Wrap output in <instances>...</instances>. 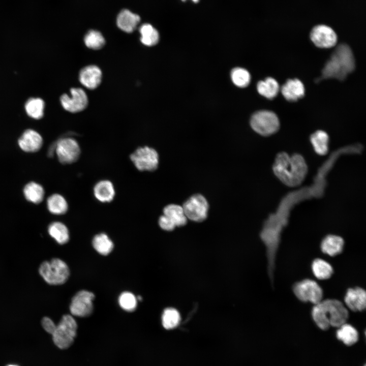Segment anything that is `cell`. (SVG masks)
Here are the masks:
<instances>
[{
    "mask_svg": "<svg viewBox=\"0 0 366 366\" xmlns=\"http://www.w3.org/2000/svg\"><path fill=\"white\" fill-rule=\"evenodd\" d=\"M276 176L289 187L299 185L304 180L308 167L304 158L299 154L289 156L285 152L278 154L273 165Z\"/></svg>",
    "mask_w": 366,
    "mask_h": 366,
    "instance_id": "cell-1",
    "label": "cell"
},
{
    "mask_svg": "<svg viewBox=\"0 0 366 366\" xmlns=\"http://www.w3.org/2000/svg\"><path fill=\"white\" fill-rule=\"evenodd\" d=\"M355 66L354 57L350 47L345 44H340L326 63L321 75L316 81L330 78L343 80L354 70Z\"/></svg>",
    "mask_w": 366,
    "mask_h": 366,
    "instance_id": "cell-2",
    "label": "cell"
},
{
    "mask_svg": "<svg viewBox=\"0 0 366 366\" xmlns=\"http://www.w3.org/2000/svg\"><path fill=\"white\" fill-rule=\"evenodd\" d=\"M39 273L47 284L52 285L64 284L70 275L67 264L57 258L43 262L39 266Z\"/></svg>",
    "mask_w": 366,
    "mask_h": 366,
    "instance_id": "cell-3",
    "label": "cell"
},
{
    "mask_svg": "<svg viewBox=\"0 0 366 366\" xmlns=\"http://www.w3.org/2000/svg\"><path fill=\"white\" fill-rule=\"evenodd\" d=\"M77 329L74 318L70 315H64L51 334L55 345L62 349L69 348L74 342Z\"/></svg>",
    "mask_w": 366,
    "mask_h": 366,
    "instance_id": "cell-4",
    "label": "cell"
},
{
    "mask_svg": "<svg viewBox=\"0 0 366 366\" xmlns=\"http://www.w3.org/2000/svg\"><path fill=\"white\" fill-rule=\"evenodd\" d=\"M252 128L263 136H269L277 132L280 127V122L277 115L268 110L255 112L250 120Z\"/></svg>",
    "mask_w": 366,
    "mask_h": 366,
    "instance_id": "cell-5",
    "label": "cell"
},
{
    "mask_svg": "<svg viewBox=\"0 0 366 366\" xmlns=\"http://www.w3.org/2000/svg\"><path fill=\"white\" fill-rule=\"evenodd\" d=\"M296 297L300 301L317 304L322 300L323 291L315 281L305 279L296 283L293 286Z\"/></svg>",
    "mask_w": 366,
    "mask_h": 366,
    "instance_id": "cell-6",
    "label": "cell"
},
{
    "mask_svg": "<svg viewBox=\"0 0 366 366\" xmlns=\"http://www.w3.org/2000/svg\"><path fill=\"white\" fill-rule=\"evenodd\" d=\"M186 217L182 206L171 204L163 209V215L160 217V227L166 231H172L175 227L184 226L187 224Z\"/></svg>",
    "mask_w": 366,
    "mask_h": 366,
    "instance_id": "cell-7",
    "label": "cell"
},
{
    "mask_svg": "<svg viewBox=\"0 0 366 366\" xmlns=\"http://www.w3.org/2000/svg\"><path fill=\"white\" fill-rule=\"evenodd\" d=\"M182 207L187 219L199 222L207 218L208 204L202 195L192 196L184 203Z\"/></svg>",
    "mask_w": 366,
    "mask_h": 366,
    "instance_id": "cell-8",
    "label": "cell"
},
{
    "mask_svg": "<svg viewBox=\"0 0 366 366\" xmlns=\"http://www.w3.org/2000/svg\"><path fill=\"white\" fill-rule=\"evenodd\" d=\"M130 159L140 171H154L158 166V152L155 149L148 146L138 148L131 155Z\"/></svg>",
    "mask_w": 366,
    "mask_h": 366,
    "instance_id": "cell-9",
    "label": "cell"
},
{
    "mask_svg": "<svg viewBox=\"0 0 366 366\" xmlns=\"http://www.w3.org/2000/svg\"><path fill=\"white\" fill-rule=\"evenodd\" d=\"M330 326L339 327L346 323L349 317L347 309L340 301L334 299L322 300Z\"/></svg>",
    "mask_w": 366,
    "mask_h": 366,
    "instance_id": "cell-10",
    "label": "cell"
},
{
    "mask_svg": "<svg viewBox=\"0 0 366 366\" xmlns=\"http://www.w3.org/2000/svg\"><path fill=\"white\" fill-rule=\"evenodd\" d=\"M94 294L88 291L81 290L72 298L70 311L72 315L78 317H87L93 311V300Z\"/></svg>",
    "mask_w": 366,
    "mask_h": 366,
    "instance_id": "cell-11",
    "label": "cell"
},
{
    "mask_svg": "<svg viewBox=\"0 0 366 366\" xmlns=\"http://www.w3.org/2000/svg\"><path fill=\"white\" fill-rule=\"evenodd\" d=\"M55 151L59 162L65 164L75 162L80 154L78 142L71 138L59 140L56 144Z\"/></svg>",
    "mask_w": 366,
    "mask_h": 366,
    "instance_id": "cell-12",
    "label": "cell"
},
{
    "mask_svg": "<svg viewBox=\"0 0 366 366\" xmlns=\"http://www.w3.org/2000/svg\"><path fill=\"white\" fill-rule=\"evenodd\" d=\"M62 106L66 110L76 113L83 110L88 104V98L85 92L80 88L70 89V96L66 94L60 97Z\"/></svg>",
    "mask_w": 366,
    "mask_h": 366,
    "instance_id": "cell-13",
    "label": "cell"
},
{
    "mask_svg": "<svg viewBox=\"0 0 366 366\" xmlns=\"http://www.w3.org/2000/svg\"><path fill=\"white\" fill-rule=\"evenodd\" d=\"M310 38L316 46L323 48L332 47L337 42V36L334 31L325 25L315 26L311 32Z\"/></svg>",
    "mask_w": 366,
    "mask_h": 366,
    "instance_id": "cell-14",
    "label": "cell"
},
{
    "mask_svg": "<svg viewBox=\"0 0 366 366\" xmlns=\"http://www.w3.org/2000/svg\"><path fill=\"white\" fill-rule=\"evenodd\" d=\"M345 302L347 307L352 311L361 312L366 307V293L360 287L348 289L345 296Z\"/></svg>",
    "mask_w": 366,
    "mask_h": 366,
    "instance_id": "cell-15",
    "label": "cell"
},
{
    "mask_svg": "<svg viewBox=\"0 0 366 366\" xmlns=\"http://www.w3.org/2000/svg\"><path fill=\"white\" fill-rule=\"evenodd\" d=\"M79 79L84 86L90 89H94L97 88L101 82V70L95 65L85 67L79 73Z\"/></svg>",
    "mask_w": 366,
    "mask_h": 366,
    "instance_id": "cell-16",
    "label": "cell"
},
{
    "mask_svg": "<svg viewBox=\"0 0 366 366\" xmlns=\"http://www.w3.org/2000/svg\"><path fill=\"white\" fill-rule=\"evenodd\" d=\"M18 143L20 148L23 151L33 152L40 149L43 143V139L37 131L28 129L20 136Z\"/></svg>",
    "mask_w": 366,
    "mask_h": 366,
    "instance_id": "cell-17",
    "label": "cell"
},
{
    "mask_svg": "<svg viewBox=\"0 0 366 366\" xmlns=\"http://www.w3.org/2000/svg\"><path fill=\"white\" fill-rule=\"evenodd\" d=\"M281 93L284 97L291 102L296 101L302 98L305 88L302 82L298 79H288L281 87Z\"/></svg>",
    "mask_w": 366,
    "mask_h": 366,
    "instance_id": "cell-18",
    "label": "cell"
},
{
    "mask_svg": "<svg viewBox=\"0 0 366 366\" xmlns=\"http://www.w3.org/2000/svg\"><path fill=\"white\" fill-rule=\"evenodd\" d=\"M140 20L139 16L128 10L125 9L119 13L116 22L117 26L120 29L130 33L135 29Z\"/></svg>",
    "mask_w": 366,
    "mask_h": 366,
    "instance_id": "cell-19",
    "label": "cell"
},
{
    "mask_svg": "<svg viewBox=\"0 0 366 366\" xmlns=\"http://www.w3.org/2000/svg\"><path fill=\"white\" fill-rule=\"evenodd\" d=\"M344 245V241L341 237L329 235L322 240L321 249L323 253L330 256H335L342 253Z\"/></svg>",
    "mask_w": 366,
    "mask_h": 366,
    "instance_id": "cell-20",
    "label": "cell"
},
{
    "mask_svg": "<svg viewBox=\"0 0 366 366\" xmlns=\"http://www.w3.org/2000/svg\"><path fill=\"white\" fill-rule=\"evenodd\" d=\"M95 197L102 202H109L113 200L115 190L112 183L108 180H103L96 184L94 188Z\"/></svg>",
    "mask_w": 366,
    "mask_h": 366,
    "instance_id": "cell-21",
    "label": "cell"
},
{
    "mask_svg": "<svg viewBox=\"0 0 366 366\" xmlns=\"http://www.w3.org/2000/svg\"><path fill=\"white\" fill-rule=\"evenodd\" d=\"M257 89L260 95L268 99H272L278 95L280 87L276 80L272 77H267L258 82Z\"/></svg>",
    "mask_w": 366,
    "mask_h": 366,
    "instance_id": "cell-22",
    "label": "cell"
},
{
    "mask_svg": "<svg viewBox=\"0 0 366 366\" xmlns=\"http://www.w3.org/2000/svg\"><path fill=\"white\" fill-rule=\"evenodd\" d=\"M338 328L336 333L337 337L344 344L351 346L357 342L358 333L351 325L345 323Z\"/></svg>",
    "mask_w": 366,
    "mask_h": 366,
    "instance_id": "cell-23",
    "label": "cell"
},
{
    "mask_svg": "<svg viewBox=\"0 0 366 366\" xmlns=\"http://www.w3.org/2000/svg\"><path fill=\"white\" fill-rule=\"evenodd\" d=\"M310 141L316 152L320 155H324L328 150L329 137L327 134L322 131L318 130L312 134Z\"/></svg>",
    "mask_w": 366,
    "mask_h": 366,
    "instance_id": "cell-24",
    "label": "cell"
},
{
    "mask_svg": "<svg viewBox=\"0 0 366 366\" xmlns=\"http://www.w3.org/2000/svg\"><path fill=\"white\" fill-rule=\"evenodd\" d=\"M48 233L60 245L67 243L69 239V232L67 227L61 222L51 223L48 227Z\"/></svg>",
    "mask_w": 366,
    "mask_h": 366,
    "instance_id": "cell-25",
    "label": "cell"
},
{
    "mask_svg": "<svg viewBox=\"0 0 366 366\" xmlns=\"http://www.w3.org/2000/svg\"><path fill=\"white\" fill-rule=\"evenodd\" d=\"M25 110L27 114L31 118L40 119L44 115L45 103L39 98H31L25 104Z\"/></svg>",
    "mask_w": 366,
    "mask_h": 366,
    "instance_id": "cell-26",
    "label": "cell"
},
{
    "mask_svg": "<svg viewBox=\"0 0 366 366\" xmlns=\"http://www.w3.org/2000/svg\"><path fill=\"white\" fill-rule=\"evenodd\" d=\"M141 43L147 46L157 44L159 40V35L157 30L150 24H143L139 28Z\"/></svg>",
    "mask_w": 366,
    "mask_h": 366,
    "instance_id": "cell-27",
    "label": "cell"
},
{
    "mask_svg": "<svg viewBox=\"0 0 366 366\" xmlns=\"http://www.w3.org/2000/svg\"><path fill=\"white\" fill-rule=\"evenodd\" d=\"M312 269L314 276L319 280L329 279L333 272V268L329 263L318 258L313 261Z\"/></svg>",
    "mask_w": 366,
    "mask_h": 366,
    "instance_id": "cell-28",
    "label": "cell"
},
{
    "mask_svg": "<svg viewBox=\"0 0 366 366\" xmlns=\"http://www.w3.org/2000/svg\"><path fill=\"white\" fill-rule=\"evenodd\" d=\"M47 204L49 211L54 215L64 214L68 207L65 198L57 194L50 196L47 199Z\"/></svg>",
    "mask_w": 366,
    "mask_h": 366,
    "instance_id": "cell-29",
    "label": "cell"
},
{
    "mask_svg": "<svg viewBox=\"0 0 366 366\" xmlns=\"http://www.w3.org/2000/svg\"><path fill=\"white\" fill-rule=\"evenodd\" d=\"M93 246L102 255L109 254L113 249V243L105 233L95 235L93 240Z\"/></svg>",
    "mask_w": 366,
    "mask_h": 366,
    "instance_id": "cell-30",
    "label": "cell"
},
{
    "mask_svg": "<svg viewBox=\"0 0 366 366\" xmlns=\"http://www.w3.org/2000/svg\"><path fill=\"white\" fill-rule=\"evenodd\" d=\"M25 198L34 203H39L43 199L44 191L42 187L36 182L27 184L23 190Z\"/></svg>",
    "mask_w": 366,
    "mask_h": 366,
    "instance_id": "cell-31",
    "label": "cell"
},
{
    "mask_svg": "<svg viewBox=\"0 0 366 366\" xmlns=\"http://www.w3.org/2000/svg\"><path fill=\"white\" fill-rule=\"evenodd\" d=\"M312 315L315 323L321 329L327 330L330 326L328 318L321 301L314 304L312 311Z\"/></svg>",
    "mask_w": 366,
    "mask_h": 366,
    "instance_id": "cell-32",
    "label": "cell"
},
{
    "mask_svg": "<svg viewBox=\"0 0 366 366\" xmlns=\"http://www.w3.org/2000/svg\"><path fill=\"white\" fill-rule=\"evenodd\" d=\"M180 316L179 312L174 308H167L163 313L162 322L166 329H171L178 326L180 322Z\"/></svg>",
    "mask_w": 366,
    "mask_h": 366,
    "instance_id": "cell-33",
    "label": "cell"
},
{
    "mask_svg": "<svg viewBox=\"0 0 366 366\" xmlns=\"http://www.w3.org/2000/svg\"><path fill=\"white\" fill-rule=\"evenodd\" d=\"M85 45L89 48L98 50L105 45V40L102 34L96 30H90L84 39Z\"/></svg>",
    "mask_w": 366,
    "mask_h": 366,
    "instance_id": "cell-34",
    "label": "cell"
},
{
    "mask_svg": "<svg viewBox=\"0 0 366 366\" xmlns=\"http://www.w3.org/2000/svg\"><path fill=\"white\" fill-rule=\"evenodd\" d=\"M231 77L233 83L239 87L247 86L251 80L249 72L245 69L241 68L233 69L231 73Z\"/></svg>",
    "mask_w": 366,
    "mask_h": 366,
    "instance_id": "cell-35",
    "label": "cell"
},
{
    "mask_svg": "<svg viewBox=\"0 0 366 366\" xmlns=\"http://www.w3.org/2000/svg\"><path fill=\"white\" fill-rule=\"evenodd\" d=\"M118 303L122 309L131 312L136 308L137 298L131 292H124L119 296Z\"/></svg>",
    "mask_w": 366,
    "mask_h": 366,
    "instance_id": "cell-36",
    "label": "cell"
},
{
    "mask_svg": "<svg viewBox=\"0 0 366 366\" xmlns=\"http://www.w3.org/2000/svg\"><path fill=\"white\" fill-rule=\"evenodd\" d=\"M41 324L44 329L50 334H52L56 327L54 322L47 317H44L42 318Z\"/></svg>",
    "mask_w": 366,
    "mask_h": 366,
    "instance_id": "cell-37",
    "label": "cell"
},
{
    "mask_svg": "<svg viewBox=\"0 0 366 366\" xmlns=\"http://www.w3.org/2000/svg\"><path fill=\"white\" fill-rule=\"evenodd\" d=\"M137 299L139 300H141L142 299V298L140 296H138Z\"/></svg>",
    "mask_w": 366,
    "mask_h": 366,
    "instance_id": "cell-38",
    "label": "cell"
},
{
    "mask_svg": "<svg viewBox=\"0 0 366 366\" xmlns=\"http://www.w3.org/2000/svg\"><path fill=\"white\" fill-rule=\"evenodd\" d=\"M194 3H197L198 2V0H192Z\"/></svg>",
    "mask_w": 366,
    "mask_h": 366,
    "instance_id": "cell-39",
    "label": "cell"
},
{
    "mask_svg": "<svg viewBox=\"0 0 366 366\" xmlns=\"http://www.w3.org/2000/svg\"><path fill=\"white\" fill-rule=\"evenodd\" d=\"M8 366H18V365L11 364V365H8Z\"/></svg>",
    "mask_w": 366,
    "mask_h": 366,
    "instance_id": "cell-40",
    "label": "cell"
},
{
    "mask_svg": "<svg viewBox=\"0 0 366 366\" xmlns=\"http://www.w3.org/2000/svg\"><path fill=\"white\" fill-rule=\"evenodd\" d=\"M182 1H185V0H182Z\"/></svg>",
    "mask_w": 366,
    "mask_h": 366,
    "instance_id": "cell-41",
    "label": "cell"
},
{
    "mask_svg": "<svg viewBox=\"0 0 366 366\" xmlns=\"http://www.w3.org/2000/svg\"><path fill=\"white\" fill-rule=\"evenodd\" d=\"M364 366H365V365H364Z\"/></svg>",
    "mask_w": 366,
    "mask_h": 366,
    "instance_id": "cell-42",
    "label": "cell"
}]
</instances>
